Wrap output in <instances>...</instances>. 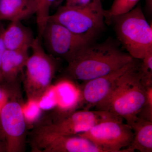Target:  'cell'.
<instances>
[{
  "label": "cell",
  "mask_w": 152,
  "mask_h": 152,
  "mask_svg": "<svg viewBox=\"0 0 152 152\" xmlns=\"http://www.w3.org/2000/svg\"><path fill=\"white\" fill-rule=\"evenodd\" d=\"M134 60L113 42H92L68 62L66 72L71 78L85 82L117 70Z\"/></svg>",
  "instance_id": "1"
},
{
  "label": "cell",
  "mask_w": 152,
  "mask_h": 152,
  "mask_svg": "<svg viewBox=\"0 0 152 152\" xmlns=\"http://www.w3.org/2000/svg\"><path fill=\"white\" fill-rule=\"evenodd\" d=\"M146 99V86L141 79L136 63L120 77L102 110L124 119L129 125L138 117Z\"/></svg>",
  "instance_id": "2"
},
{
  "label": "cell",
  "mask_w": 152,
  "mask_h": 152,
  "mask_svg": "<svg viewBox=\"0 0 152 152\" xmlns=\"http://www.w3.org/2000/svg\"><path fill=\"white\" fill-rule=\"evenodd\" d=\"M110 20L113 23L118 39L133 58L142 59L152 51V25L147 22L140 5Z\"/></svg>",
  "instance_id": "3"
},
{
  "label": "cell",
  "mask_w": 152,
  "mask_h": 152,
  "mask_svg": "<svg viewBox=\"0 0 152 152\" xmlns=\"http://www.w3.org/2000/svg\"><path fill=\"white\" fill-rule=\"evenodd\" d=\"M24 69V87L28 100L37 101L51 87L57 69L54 57L45 52L42 39L35 38Z\"/></svg>",
  "instance_id": "4"
},
{
  "label": "cell",
  "mask_w": 152,
  "mask_h": 152,
  "mask_svg": "<svg viewBox=\"0 0 152 152\" xmlns=\"http://www.w3.org/2000/svg\"><path fill=\"white\" fill-rule=\"evenodd\" d=\"M105 11L101 3L84 8L60 6L55 14L50 16L48 20L93 42L103 28Z\"/></svg>",
  "instance_id": "5"
},
{
  "label": "cell",
  "mask_w": 152,
  "mask_h": 152,
  "mask_svg": "<svg viewBox=\"0 0 152 152\" xmlns=\"http://www.w3.org/2000/svg\"><path fill=\"white\" fill-rule=\"evenodd\" d=\"M41 39L48 53L69 62L93 41L73 32L59 23L48 20Z\"/></svg>",
  "instance_id": "6"
},
{
  "label": "cell",
  "mask_w": 152,
  "mask_h": 152,
  "mask_svg": "<svg viewBox=\"0 0 152 152\" xmlns=\"http://www.w3.org/2000/svg\"><path fill=\"white\" fill-rule=\"evenodd\" d=\"M77 135L88 139L105 152H125L124 148L132 143L134 132L120 118L102 122Z\"/></svg>",
  "instance_id": "7"
},
{
  "label": "cell",
  "mask_w": 152,
  "mask_h": 152,
  "mask_svg": "<svg viewBox=\"0 0 152 152\" xmlns=\"http://www.w3.org/2000/svg\"><path fill=\"white\" fill-rule=\"evenodd\" d=\"M34 152H105L88 139L49 132L37 128L31 140Z\"/></svg>",
  "instance_id": "8"
},
{
  "label": "cell",
  "mask_w": 152,
  "mask_h": 152,
  "mask_svg": "<svg viewBox=\"0 0 152 152\" xmlns=\"http://www.w3.org/2000/svg\"><path fill=\"white\" fill-rule=\"evenodd\" d=\"M26 128L21 104L16 100L6 101L0 109V131L7 152L24 151Z\"/></svg>",
  "instance_id": "9"
},
{
  "label": "cell",
  "mask_w": 152,
  "mask_h": 152,
  "mask_svg": "<svg viewBox=\"0 0 152 152\" xmlns=\"http://www.w3.org/2000/svg\"><path fill=\"white\" fill-rule=\"evenodd\" d=\"M122 118L107 111H79L53 122L44 124L38 128L49 132L75 135L85 132L99 123Z\"/></svg>",
  "instance_id": "10"
},
{
  "label": "cell",
  "mask_w": 152,
  "mask_h": 152,
  "mask_svg": "<svg viewBox=\"0 0 152 152\" xmlns=\"http://www.w3.org/2000/svg\"><path fill=\"white\" fill-rule=\"evenodd\" d=\"M136 63L134 59L122 68L107 75L85 82L82 96L88 108L87 110L95 106L99 110H102L120 77Z\"/></svg>",
  "instance_id": "11"
},
{
  "label": "cell",
  "mask_w": 152,
  "mask_h": 152,
  "mask_svg": "<svg viewBox=\"0 0 152 152\" xmlns=\"http://www.w3.org/2000/svg\"><path fill=\"white\" fill-rule=\"evenodd\" d=\"M29 49L19 50H6L4 52L1 64V86H14L20 73L24 69L28 58Z\"/></svg>",
  "instance_id": "12"
},
{
  "label": "cell",
  "mask_w": 152,
  "mask_h": 152,
  "mask_svg": "<svg viewBox=\"0 0 152 152\" xmlns=\"http://www.w3.org/2000/svg\"><path fill=\"white\" fill-rule=\"evenodd\" d=\"M21 22H11L9 26L4 28L2 39L6 50L31 48L35 38L31 31L22 24Z\"/></svg>",
  "instance_id": "13"
},
{
  "label": "cell",
  "mask_w": 152,
  "mask_h": 152,
  "mask_svg": "<svg viewBox=\"0 0 152 152\" xmlns=\"http://www.w3.org/2000/svg\"><path fill=\"white\" fill-rule=\"evenodd\" d=\"M134 137L132 141L126 152H132L137 150L141 152H152V121L138 117L131 123Z\"/></svg>",
  "instance_id": "14"
},
{
  "label": "cell",
  "mask_w": 152,
  "mask_h": 152,
  "mask_svg": "<svg viewBox=\"0 0 152 152\" xmlns=\"http://www.w3.org/2000/svg\"><path fill=\"white\" fill-rule=\"evenodd\" d=\"M32 15L26 0H0V22L21 21Z\"/></svg>",
  "instance_id": "15"
},
{
  "label": "cell",
  "mask_w": 152,
  "mask_h": 152,
  "mask_svg": "<svg viewBox=\"0 0 152 152\" xmlns=\"http://www.w3.org/2000/svg\"><path fill=\"white\" fill-rule=\"evenodd\" d=\"M64 0H41L39 8L36 13L39 37L41 38L43 32L50 15L51 9L59 7Z\"/></svg>",
  "instance_id": "16"
},
{
  "label": "cell",
  "mask_w": 152,
  "mask_h": 152,
  "mask_svg": "<svg viewBox=\"0 0 152 152\" xmlns=\"http://www.w3.org/2000/svg\"><path fill=\"white\" fill-rule=\"evenodd\" d=\"M140 0H114L108 10L105 11V18L110 20L113 17L126 13L134 9Z\"/></svg>",
  "instance_id": "17"
},
{
  "label": "cell",
  "mask_w": 152,
  "mask_h": 152,
  "mask_svg": "<svg viewBox=\"0 0 152 152\" xmlns=\"http://www.w3.org/2000/svg\"><path fill=\"white\" fill-rule=\"evenodd\" d=\"M138 71L142 81L146 86H152V51L145 55L141 60Z\"/></svg>",
  "instance_id": "18"
},
{
  "label": "cell",
  "mask_w": 152,
  "mask_h": 152,
  "mask_svg": "<svg viewBox=\"0 0 152 152\" xmlns=\"http://www.w3.org/2000/svg\"><path fill=\"white\" fill-rule=\"evenodd\" d=\"M55 96V90L50 87L37 101L38 105L41 110H49L54 107L56 104Z\"/></svg>",
  "instance_id": "19"
},
{
  "label": "cell",
  "mask_w": 152,
  "mask_h": 152,
  "mask_svg": "<svg viewBox=\"0 0 152 152\" xmlns=\"http://www.w3.org/2000/svg\"><path fill=\"white\" fill-rule=\"evenodd\" d=\"M31 104L28 105V108H27L26 112L23 111L24 115L26 121H33L36 118H38L39 114L40 108L38 105L37 102L35 101L29 100Z\"/></svg>",
  "instance_id": "20"
},
{
  "label": "cell",
  "mask_w": 152,
  "mask_h": 152,
  "mask_svg": "<svg viewBox=\"0 0 152 152\" xmlns=\"http://www.w3.org/2000/svg\"><path fill=\"white\" fill-rule=\"evenodd\" d=\"M100 3L101 0H66L65 5L72 7L84 8Z\"/></svg>",
  "instance_id": "21"
},
{
  "label": "cell",
  "mask_w": 152,
  "mask_h": 152,
  "mask_svg": "<svg viewBox=\"0 0 152 152\" xmlns=\"http://www.w3.org/2000/svg\"><path fill=\"white\" fill-rule=\"evenodd\" d=\"M4 26L1 24H0V85L2 84V78L1 76V64L2 59L4 52L6 50L4 45L2 39V34L4 31Z\"/></svg>",
  "instance_id": "22"
},
{
  "label": "cell",
  "mask_w": 152,
  "mask_h": 152,
  "mask_svg": "<svg viewBox=\"0 0 152 152\" xmlns=\"http://www.w3.org/2000/svg\"><path fill=\"white\" fill-rule=\"evenodd\" d=\"M27 6L32 15L36 14L37 11L41 0H26Z\"/></svg>",
  "instance_id": "23"
},
{
  "label": "cell",
  "mask_w": 152,
  "mask_h": 152,
  "mask_svg": "<svg viewBox=\"0 0 152 152\" xmlns=\"http://www.w3.org/2000/svg\"><path fill=\"white\" fill-rule=\"evenodd\" d=\"M7 152V148L5 141L0 131V152Z\"/></svg>",
  "instance_id": "24"
},
{
  "label": "cell",
  "mask_w": 152,
  "mask_h": 152,
  "mask_svg": "<svg viewBox=\"0 0 152 152\" xmlns=\"http://www.w3.org/2000/svg\"><path fill=\"white\" fill-rule=\"evenodd\" d=\"M6 96L5 91L0 88V108H1L3 104L6 102V100H5L6 99Z\"/></svg>",
  "instance_id": "25"
},
{
  "label": "cell",
  "mask_w": 152,
  "mask_h": 152,
  "mask_svg": "<svg viewBox=\"0 0 152 152\" xmlns=\"http://www.w3.org/2000/svg\"><path fill=\"white\" fill-rule=\"evenodd\" d=\"M145 9L148 13L152 15V0H145Z\"/></svg>",
  "instance_id": "26"
}]
</instances>
